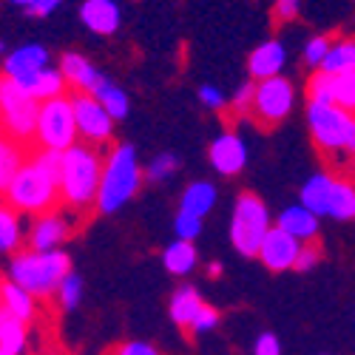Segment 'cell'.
I'll return each mask as SVG.
<instances>
[{"label":"cell","mask_w":355,"mask_h":355,"mask_svg":"<svg viewBox=\"0 0 355 355\" xmlns=\"http://www.w3.org/2000/svg\"><path fill=\"white\" fill-rule=\"evenodd\" d=\"M299 9H302V0H276V6H273L276 17L284 20V23L299 17Z\"/></svg>","instance_id":"43"},{"label":"cell","mask_w":355,"mask_h":355,"mask_svg":"<svg viewBox=\"0 0 355 355\" xmlns=\"http://www.w3.org/2000/svg\"><path fill=\"white\" fill-rule=\"evenodd\" d=\"M80 295H83V279L71 270V273L60 282V287H57V299H60V307H63V310H74V307L80 304Z\"/></svg>","instance_id":"33"},{"label":"cell","mask_w":355,"mask_h":355,"mask_svg":"<svg viewBox=\"0 0 355 355\" xmlns=\"http://www.w3.org/2000/svg\"><path fill=\"white\" fill-rule=\"evenodd\" d=\"M26 321L0 310V355H26Z\"/></svg>","instance_id":"23"},{"label":"cell","mask_w":355,"mask_h":355,"mask_svg":"<svg viewBox=\"0 0 355 355\" xmlns=\"http://www.w3.org/2000/svg\"><path fill=\"white\" fill-rule=\"evenodd\" d=\"M214 205H216V188L211 182H191L180 199V208L182 211H191L196 216H208L214 211Z\"/></svg>","instance_id":"24"},{"label":"cell","mask_w":355,"mask_h":355,"mask_svg":"<svg viewBox=\"0 0 355 355\" xmlns=\"http://www.w3.org/2000/svg\"><path fill=\"white\" fill-rule=\"evenodd\" d=\"M162 264H165V270L173 273V276L191 273L196 268V248H193V242L176 239L173 245H168L165 253H162Z\"/></svg>","instance_id":"25"},{"label":"cell","mask_w":355,"mask_h":355,"mask_svg":"<svg viewBox=\"0 0 355 355\" xmlns=\"http://www.w3.org/2000/svg\"><path fill=\"white\" fill-rule=\"evenodd\" d=\"M321 69L330 71V74H336V77H338V74H347V71H355V37L336 40Z\"/></svg>","instance_id":"26"},{"label":"cell","mask_w":355,"mask_h":355,"mask_svg":"<svg viewBox=\"0 0 355 355\" xmlns=\"http://www.w3.org/2000/svg\"><path fill=\"white\" fill-rule=\"evenodd\" d=\"M302 248H304L302 239H295V236L287 233L284 227L273 225L268 239H264V245H261V250H259V259L270 273H284L290 268L295 270V261H299Z\"/></svg>","instance_id":"11"},{"label":"cell","mask_w":355,"mask_h":355,"mask_svg":"<svg viewBox=\"0 0 355 355\" xmlns=\"http://www.w3.org/2000/svg\"><path fill=\"white\" fill-rule=\"evenodd\" d=\"M295 103V88L287 77H268L256 83V103H253V116L261 125H276L293 111Z\"/></svg>","instance_id":"9"},{"label":"cell","mask_w":355,"mask_h":355,"mask_svg":"<svg viewBox=\"0 0 355 355\" xmlns=\"http://www.w3.org/2000/svg\"><path fill=\"white\" fill-rule=\"evenodd\" d=\"M20 219H17V211L3 205L0 211V250L3 253H12L17 245H20Z\"/></svg>","instance_id":"30"},{"label":"cell","mask_w":355,"mask_h":355,"mask_svg":"<svg viewBox=\"0 0 355 355\" xmlns=\"http://www.w3.org/2000/svg\"><path fill=\"white\" fill-rule=\"evenodd\" d=\"M71 273L66 250H28L9 261V279L26 287L32 295H51Z\"/></svg>","instance_id":"2"},{"label":"cell","mask_w":355,"mask_h":355,"mask_svg":"<svg viewBox=\"0 0 355 355\" xmlns=\"http://www.w3.org/2000/svg\"><path fill=\"white\" fill-rule=\"evenodd\" d=\"M318 219L310 208H304V205H290V208H284L276 219L279 227H284L287 233H293L295 239H302V242H313L315 236H318Z\"/></svg>","instance_id":"20"},{"label":"cell","mask_w":355,"mask_h":355,"mask_svg":"<svg viewBox=\"0 0 355 355\" xmlns=\"http://www.w3.org/2000/svg\"><path fill=\"white\" fill-rule=\"evenodd\" d=\"M330 216L338 219V222H347V219H355V188L344 180L336 182V193H333V208H330Z\"/></svg>","instance_id":"31"},{"label":"cell","mask_w":355,"mask_h":355,"mask_svg":"<svg viewBox=\"0 0 355 355\" xmlns=\"http://www.w3.org/2000/svg\"><path fill=\"white\" fill-rule=\"evenodd\" d=\"M199 103L202 105H208V108H214V111H219V108H225V97H222V92L216 85H202L199 88Z\"/></svg>","instance_id":"42"},{"label":"cell","mask_w":355,"mask_h":355,"mask_svg":"<svg viewBox=\"0 0 355 355\" xmlns=\"http://www.w3.org/2000/svg\"><path fill=\"white\" fill-rule=\"evenodd\" d=\"M9 3H15V6H23V9H28L35 3V0H9Z\"/></svg>","instance_id":"46"},{"label":"cell","mask_w":355,"mask_h":355,"mask_svg":"<svg viewBox=\"0 0 355 355\" xmlns=\"http://www.w3.org/2000/svg\"><path fill=\"white\" fill-rule=\"evenodd\" d=\"M333 43H336V40H330L327 35L313 37V40L304 46V66H307V69H321L324 60H327L330 49H333Z\"/></svg>","instance_id":"32"},{"label":"cell","mask_w":355,"mask_h":355,"mask_svg":"<svg viewBox=\"0 0 355 355\" xmlns=\"http://www.w3.org/2000/svg\"><path fill=\"white\" fill-rule=\"evenodd\" d=\"M211 165L216 173L222 176H236V173H242L245 165H248V145L242 142V137H236V134H222L211 142Z\"/></svg>","instance_id":"12"},{"label":"cell","mask_w":355,"mask_h":355,"mask_svg":"<svg viewBox=\"0 0 355 355\" xmlns=\"http://www.w3.org/2000/svg\"><path fill=\"white\" fill-rule=\"evenodd\" d=\"M69 239V225L57 214H43L37 216L32 233H28V245L32 250H57Z\"/></svg>","instance_id":"16"},{"label":"cell","mask_w":355,"mask_h":355,"mask_svg":"<svg viewBox=\"0 0 355 355\" xmlns=\"http://www.w3.org/2000/svg\"><path fill=\"white\" fill-rule=\"evenodd\" d=\"M284 46L279 40H264L261 46L253 49L248 69L253 74V80H268V77H279L284 69Z\"/></svg>","instance_id":"18"},{"label":"cell","mask_w":355,"mask_h":355,"mask_svg":"<svg viewBox=\"0 0 355 355\" xmlns=\"http://www.w3.org/2000/svg\"><path fill=\"white\" fill-rule=\"evenodd\" d=\"M43 69H49V51L40 43H26L12 54H6L3 60V77L9 80H26Z\"/></svg>","instance_id":"13"},{"label":"cell","mask_w":355,"mask_h":355,"mask_svg":"<svg viewBox=\"0 0 355 355\" xmlns=\"http://www.w3.org/2000/svg\"><path fill=\"white\" fill-rule=\"evenodd\" d=\"M253 355H282V344L273 333H261L256 338V347H253Z\"/></svg>","instance_id":"40"},{"label":"cell","mask_w":355,"mask_h":355,"mask_svg":"<svg viewBox=\"0 0 355 355\" xmlns=\"http://www.w3.org/2000/svg\"><path fill=\"white\" fill-rule=\"evenodd\" d=\"M0 310H6L9 315L20 318V321H32L35 318V295L26 287H20L17 282L6 279L3 287H0Z\"/></svg>","instance_id":"21"},{"label":"cell","mask_w":355,"mask_h":355,"mask_svg":"<svg viewBox=\"0 0 355 355\" xmlns=\"http://www.w3.org/2000/svg\"><path fill=\"white\" fill-rule=\"evenodd\" d=\"M270 227V211L256 193H242L236 199L230 216V242L242 256H259Z\"/></svg>","instance_id":"6"},{"label":"cell","mask_w":355,"mask_h":355,"mask_svg":"<svg viewBox=\"0 0 355 355\" xmlns=\"http://www.w3.org/2000/svg\"><path fill=\"white\" fill-rule=\"evenodd\" d=\"M105 162L100 154L88 145H71L63 151V176H60V196L71 208H85V205H97L100 182H103Z\"/></svg>","instance_id":"1"},{"label":"cell","mask_w":355,"mask_h":355,"mask_svg":"<svg viewBox=\"0 0 355 355\" xmlns=\"http://www.w3.org/2000/svg\"><path fill=\"white\" fill-rule=\"evenodd\" d=\"M318 259H321V250H318V245H304L302 248V253H299V261H295V270L299 273H310L315 264H318Z\"/></svg>","instance_id":"39"},{"label":"cell","mask_w":355,"mask_h":355,"mask_svg":"<svg viewBox=\"0 0 355 355\" xmlns=\"http://www.w3.org/2000/svg\"><path fill=\"white\" fill-rule=\"evenodd\" d=\"M80 20L85 23L88 32L94 35H114L123 23V12L116 0H85L80 6Z\"/></svg>","instance_id":"14"},{"label":"cell","mask_w":355,"mask_h":355,"mask_svg":"<svg viewBox=\"0 0 355 355\" xmlns=\"http://www.w3.org/2000/svg\"><path fill=\"white\" fill-rule=\"evenodd\" d=\"M219 310H214L211 304H202V310H199V315L193 318V324H191V330L188 333H193V336H202V333H211V330H216L219 327Z\"/></svg>","instance_id":"37"},{"label":"cell","mask_w":355,"mask_h":355,"mask_svg":"<svg viewBox=\"0 0 355 355\" xmlns=\"http://www.w3.org/2000/svg\"><path fill=\"white\" fill-rule=\"evenodd\" d=\"M202 304H205V302L199 299V290H196V287H191V284L176 287V293L171 295V321L176 324V327L191 330V324H193V318L199 315Z\"/></svg>","instance_id":"22"},{"label":"cell","mask_w":355,"mask_h":355,"mask_svg":"<svg viewBox=\"0 0 355 355\" xmlns=\"http://www.w3.org/2000/svg\"><path fill=\"white\" fill-rule=\"evenodd\" d=\"M336 105L355 114V71L336 77Z\"/></svg>","instance_id":"34"},{"label":"cell","mask_w":355,"mask_h":355,"mask_svg":"<svg viewBox=\"0 0 355 355\" xmlns=\"http://www.w3.org/2000/svg\"><path fill=\"white\" fill-rule=\"evenodd\" d=\"M176 168H180V159H176L173 154H162L145 168V176L148 180H154V182H162V180H168L171 173H176Z\"/></svg>","instance_id":"36"},{"label":"cell","mask_w":355,"mask_h":355,"mask_svg":"<svg viewBox=\"0 0 355 355\" xmlns=\"http://www.w3.org/2000/svg\"><path fill=\"white\" fill-rule=\"evenodd\" d=\"M80 128H77V114H74V100L71 97H54L40 103V123H37V142L40 148H51V151H69L77 145Z\"/></svg>","instance_id":"7"},{"label":"cell","mask_w":355,"mask_h":355,"mask_svg":"<svg viewBox=\"0 0 355 355\" xmlns=\"http://www.w3.org/2000/svg\"><path fill=\"white\" fill-rule=\"evenodd\" d=\"M111 355H159V349L151 347V344H145V341H125V344L116 347Z\"/></svg>","instance_id":"41"},{"label":"cell","mask_w":355,"mask_h":355,"mask_svg":"<svg viewBox=\"0 0 355 355\" xmlns=\"http://www.w3.org/2000/svg\"><path fill=\"white\" fill-rule=\"evenodd\" d=\"M3 193H6L9 208L43 216L54 208L57 196H60V182L54 176H49L35 159H26V165L15 173V180L9 182Z\"/></svg>","instance_id":"4"},{"label":"cell","mask_w":355,"mask_h":355,"mask_svg":"<svg viewBox=\"0 0 355 355\" xmlns=\"http://www.w3.org/2000/svg\"><path fill=\"white\" fill-rule=\"evenodd\" d=\"M0 108H3V125H6V134L12 139L37 137L40 103L35 97H28L9 77H3V83H0Z\"/></svg>","instance_id":"8"},{"label":"cell","mask_w":355,"mask_h":355,"mask_svg":"<svg viewBox=\"0 0 355 355\" xmlns=\"http://www.w3.org/2000/svg\"><path fill=\"white\" fill-rule=\"evenodd\" d=\"M74 100V114H77V128H80V137L92 145H100V142H108L111 134H114V116L108 114V108L88 92H80V94H71Z\"/></svg>","instance_id":"10"},{"label":"cell","mask_w":355,"mask_h":355,"mask_svg":"<svg viewBox=\"0 0 355 355\" xmlns=\"http://www.w3.org/2000/svg\"><path fill=\"white\" fill-rule=\"evenodd\" d=\"M139 185H142V168L137 162V148L134 145H116L108 154L105 168H103L97 208L103 214H116L139 191Z\"/></svg>","instance_id":"3"},{"label":"cell","mask_w":355,"mask_h":355,"mask_svg":"<svg viewBox=\"0 0 355 355\" xmlns=\"http://www.w3.org/2000/svg\"><path fill=\"white\" fill-rule=\"evenodd\" d=\"M26 165V159H23V151L15 145V139L12 137H6L3 139V145H0V188H9V182L15 180V173L20 171Z\"/></svg>","instance_id":"28"},{"label":"cell","mask_w":355,"mask_h":355,"mask_svg":"<svg viewBox=\"0 0 355 355\" xmlns=\"http://www.w3.org/2000/svg\"><path fill=\"white\" fill-rule=\"evenodd\" d=\"M307 103H336V74L318 69L307 80Z\"/></svg>","instance_id":"29"},{"label":"cell","mask_w":355,"mask_h":355,"mask_svg":"<svg viewBox=\"0 0 355 355\" xmlns=\"http://www.w3.org/2000/svg\"><path fill=\"white\" fill-rule=\"evenodd\" d=\"M60 71L66 74V80L77 88V92H88V94H92L94 88L103 83V74L94 69V63L88 60V57L77 54V51L63 54V60H60Z\"/></svg>","instance_id":"19"},{"label":"cell","mask_w":355,"mask_h":355,"mask_svg":"<svg viewBox=\"0 0 355 355\" xmlns=\"http://www.w3.org/2000/svg\"><path fill=\"white\" fill-rule=\"evenodd\" d=\"M173 230H176V239L193 242L196 236L202 233V216H196V214L180 208V214H176V219H173Z\"/></svg>","instance_id":"35"},{"label":"cell","mask_w":355,"mask_h":355,"mask_svg":"<svg viewBox=\"0 0 355 355\" xmlns=\"http://www.w3.org/2000/svg\"><path fill=\"white\" fill-rule=\"evenodd\" d=\"M219 273H222V264L219 261H211L208 264V276H219Z\"/></svg>","instance_id":"45"},{"label":"cell","mask_w":355,"mask_h":355,"mask_svg":"<svg viewBox=\"0 0 355 355\" xmlns=\"http://www.w3.org/2000/svg\"><path fill=\"white\" fill-rule=\"evenodd\" d=\"M253 103H256V83H242L230 100V108L236 114H248V111H253Z\"/></svg>","instance_id":"38"},{"label":"cell","mask_w":355,"mask_h":355,"mask_svg":"<svg viewBox=\"0 0 355 355\" xmlns=\"http://www.w3.org/2000/svg\"><path fill=\"white\" fill-rule=\"evenodd\" d=\"M336 176L330 173H315L304 182L302 188V196L299 202L304 208H310L315 216H330V208H333V193H336Z\"/></svg>","instance_id":"15"},{"label":"cell","mask_w":355,"mask_h":355,"mask_svg":"<svg viewBox=\"0 0 355 355\" xmlns=\"http://www.w3.org/2000/svg\"><path fill=\"white\" fill-rule=\"evenodd\" d=\"M307 123L321 151L355 154V114L336 103H307Z\"/></svg>","instance_id":"5"},{"label":"cell","mask_w":355,"mask_h":355,"mask_svg":"<svg viewBox=\"0 0 355 355\" xmlns=\"http://www.w3.org/2000/svg\"><path fill=\"white\" fill-rule=\"evenodd\" d=\"M63 0H35L32 6H28V15H35V17H46V15H51L57 6H60Z\"/></svg>","instance_id":"44"},{"label":"cell","mask_w":355,"mask_h":355,"mask_svg":"<svg viewBox=\"0 0 355 355\" xmlns=\"http://www.w3.org/2000/svg\"><path fill=\"white\" fill-rule=\"evenodd\" d=\"M92 94H94V97L108 108V114L114 116V120H123V116L128 114V94H125L116 83H111V80H105V77H103V83L94 88Z\"/></svg>","instance_id":"27"},{"label":"cell","mask_w":355,"mask_h":355,"mask_svg":"<svg viewBox=\"0 0 355 355\" xmlns=\"http://www.w3.org/2000/svg\"><path fill=\"white\" fill-rule=\"evenodd\" d=\"M28 97H35L37 103H46V100H54V97H63L66 92V74L60 69H43L26 80H15Z\"/></svg>","instance_id":"17"}]
</instances>
